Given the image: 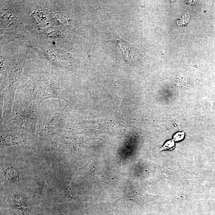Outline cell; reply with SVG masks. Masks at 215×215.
Wrapping results in <instances>:
<instances>
[{
  "instance_id": "2",
  "label": "cell",
  "mask_w": 215,
  "mask_h": 215,
  "mask_svg": "<svg viewBox=\"0 0 215 215\" xmlns=\"http://www.w3.org/2000/svg\"><path fill=\"white\" fill-rule=\"evenodd\" d=\"M177 134H178V136H177L176 135H175V136H174V139H175V141H178L183 139V137H184V134H183V133H181H181H177Z\"/></svg>"
},
{
  "instance_id": "1",
  "label": "cell",
  "mask_w": 215,
  "mask_h": 215,
  "mask_svg": "<svg viewBox=\"0 0 215 215\" xmlns=\"http://www.w3.org/2000/svg\"><path fill=\"white\" fill-rule=\"evenodd\" d=\"M110 42L114 44L116 48H117L118 50H119L123 55V58L127 62H130V60L133 58V52H132V48L130 47V44L117 36L111 37Z\"/></svg>"
}]
</instances>
